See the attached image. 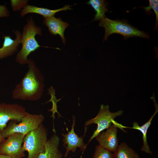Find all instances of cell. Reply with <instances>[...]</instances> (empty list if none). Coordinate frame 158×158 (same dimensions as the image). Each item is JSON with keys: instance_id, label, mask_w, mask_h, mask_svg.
Instances as JSON below:
<instances>
[{"instance_id": "1", "label": "cell", "mask_w": 158, "mask_h": 158, "mask_svg": "<svg viewBox=\"0 0 158 158\" xmlns=\"http://www.w3.org/2000/svg\"><path fill=\"white\" fill-rule=\"evenodd\" d=\"M27 64L28 71L13 89L12 97L15 99L37 101L42 97L44 91V76L32 59H28Z\"/></svg>"}, {"instance_id": "2", "label": "cell", "mask_w": 158, "mask_h": 158, "mask_svg": "<svg viewBox=\"0 0 158 158\" xmlns=\"http://www.w3.org/2000/svg\"><path fill=\"white\" fill-rule=\"evenodd\" d=\"M37 35H42L41 28L36 24L32 16L28 17L26 23L21 33V49L17 53L15 58V61L18 63L20 65L27 64L28 57L31 53L41 47H48L39 44L35 38Z\"/></svg>"}, {"instance_id": "3", "label": "cell", "mask_w": 158, "mask_h": 158, "mask_svg": "<svg viewBox=\"0 0 158 158\" xmlns=\"http://www.w3.org/2000/svg\"><path fill=\"white\" fill-rule=\"evenodd\" d=\"M98 25L105 29L103 42L106 40L110 35L114 33L122 35L125 39L133 37L150 39L147 33L133 26L126 20H112L106 17L100 20Z\"/></svg>"}, {"instance_id": "4", "label": "cell", "mask_w": 158, "mask_h": 158, "mask_svg": "<svg viewBox=\"0 0 158 158\" xmlns=\"http://www.w3.org/2000/svg\"><path fill=\"white\" fill-rule=\"evenodd\" d=\"M47 135V130L42 123L37 128L25 136L22 149L23 152H28V158H37L44 150Z\"/></svg>"}, {"instance_id": "5", "label": "cell", "mask_w": 158, "mask_h": 158, "mask_svg": "<svg viewBox=\"0 0 158 158\" xmlns=\"http://www.w3.org/2000/svg\"><path fill=\"white\" fill-rule=\"evenodd\" d=\"M44 116L42 114H34L27 112L18 123L11 121L0 133L4 138L14 133L26 135L37 128L42 123Z\"/></svg>"}, {"instance_id": "6", "label": "cell", "mask_w": 158, "mask_h": 158, "mask_svg": "<svg viewBox=\"0 0 158 158\" xmlns=\"http://www.w3.org/2000/svg\"><path fill=\"white\" fill-rule=\"evenodd\" d=\"M123 113L122 110L115 112L110 111L108 105L102 104L97 116L94 118L85 122V127H87L92 123L96 124L97 126L96 130L90 138L86 147L91 140L99 133L105 129H107L116 121L115 118L116 117L122 115Z\"/></svg>"}, {"instance_id": "7", "label": "cell", "mask_w": 158, "mask_h": 158, "mask_svg": "<svg viewBox=\"0 0 158 158\" xmlns=\"http://www.w3.org/2000/svg\"><path fill=\"white\" fill-rule=\"evenodd\" d=\"M25 135L14 133L0 142V154L11 158H23L25 156L22 145Z\"/></svg>"}, {"instance_id": "8", "label": "cell", "mask_w": 158, "mask_h": 158, "mask_svg": "<svg viewBox=\"0 0 158 158\" xmlns=\"http://www.w3.org/2000/svg\"><path fill=\"white\" fill-rule=\"evenodd\" d=\"M27 112L25 107L20 104L0 103V133L8 121L20 122Z\"/></svg>"}, {"instance_id": "9", "label": "cell", "mask_w": 158, "mask_h": 158, "mask_svg": "<svg viewBox=\"0 0 158 158\" xmlns=\"http://www.w3.org/2000/svg\"><path fill=\"white\" fill-rule=\"evenodd\" d=\"M121 124L115 121L105 131H102L95 138L99 145L104 148L114 152L118 146V140L117 136V128L123 131L125 128Z\"/></svg>"}, {"instance_id": "10", "label": "cell", "mask_w": 158, "mask_h": 158, "mask_svg": "<svg viewBox=\"0 0 158 158\" xmlns=\"http://www.w3.org/2000/svg\"><path fill=\"white\" fill-rule=\"evenodd\" d=\"M72 117L73 123L71 130L69 131L66 125L67 133L65 134H62L63 137V145L66 149V152L64 156L65 157H67L69 152H75L77 148H80L81 150L83 151L86 147V145L84 143L83 139L87 127H85V131L83 137H79L75 133L74 130L75 124V116L73 115Z\"/></svg>"}, {"instance_id": "11", "label": "cell", "mask_w": 158, "mask_h": 158, "mask_svg": "<svg viewBox=\"0 0 158 158\" xmlns=\"http://www.w3.org/2000/svg\"><path fill=\"white\" fill-rule=\"evenodd\" d=\"M16 35V38L13 39L9 35H4V42L0 48V59L6 58L13 55L18 51L21 44V33L18 30H13Z\"/></svg>"}, {"instance_id": "12", "label": "cell", "mask_w": 158, "mask_h": 158, "mask_svg": "<svg viewBox=\"0 0 158 158\" xmlns=\"http://www.w3.org/2000/svg\"><path fill=\"white\" fill-rule=\"evenodd\" d=\"M42 23L47 27L51 34L59 35L62 40V43L64 44H65L66 40L64 36V32L69 25L68 23L63 21L61 18H57L54 16L44 18Z\"/></svg>"}, {"instance_id": "13", "label": "cell", "mask_w": 158, "mask_h": 158, "mask_svg": "<svg viewBox=\"0 0 158 158\" xmlns=\"http://www.w3.org/2000/svg\"><path fill=\"white\" fill-rule=\"evenodd\" d=\"M59 137L55 134L52 135L47 140L44 150L37 158H62V154L59 148Z\"/></svg>"}, {"instance_id": "14", "label": "cell", "mask_w": 158, "mask_h": 158, "mask_svg": "<svg viewBox=\"0 0 158 158\" xmlns=\"http://www.w3.org/2000/svg\"><path fill=\"white\" fill-rule=\"evenodd\" d=\"M72 6L66 5L61 8L51 10L48 8L40 7L35 6L28 5L24 8L20 13L21 17H23L26 14L30 13H36L42 16L44 18L54 16L57 12L68 10H71Z\"/></svg>"}, {"instance_id": "15", "label": "cell", "mask_w": 158, "mask_h": 158, "mask_svg": "<svg viewBox=\"0 0 158 158\" xmlns=\"http://www.w3.org/2000/svg\"><path fill=\"white\" fill-rule=\"evenodd\" d=\"M154 105L155 107V111L154 113L152 116L145 123L141 126H139L138 123L134 122L132 127H126V128H130L138 130L140 131L142 134L143 145L141 148V150L143 152L152 154V152L150 151L147 142V134L148 128L150 127L152 121L156 114L158 112V105L154 99Z\"/></svg>"}, {"instance_id": "16", "label": "cell", "mask_w": 158, "mask_h": 158, "mask_svg": "<svg viewBox=\"0 0 158 158\" xmlns=\"http://www.w3.org/2000/svg\"><path fill=\"white\" fill-rule=\"evenodd\" d=\"M87 3L90 5L96 13L92 21L100 20L106 17L105 13L109 12L107 4L104 0H90Z\"/></svg>"}, {"instance_id": "17", "label": "cell", "mask_w": 158, "mask_h": 158, "mask_svg": "<svg viewBox=\"0 0 158 158\" xmlns=\"http://www.w3.org/2000/svg\"><path fill=\"white\" fill-rule=\"evenodd\" d=\"M114 154V158H140L138 154L124 142L118 145Z\"/></svg>"}, {"instance_id": "18", "label": "cell", "mask_w": 158, "mask_h": 158, "mask_svg": "<svg viewBox=\"0 0 158 158\" xmlns=\"http://www.w3.org/2000/svg\"><path fill=\"white\" fill-rule=\"evenodd\" d=\"M48 94L51 96V99L45 103H47L50 102H52V109L48 110V111H51L52 112V114L51 116L53 117L54 121L55 118L54 114L55 113H57L58 114L59 116H61L57 111V103L61 100L62 97L59 99H56L55 96L56 90L52 86H51L48 89Z\"/></svg>"}, {"instance_id": "19", "label": "cell", "mask_w": 158, "mask_h": 158, "mask_svg": "<svg viewBox=\"0 0 158 158\" xmlns=\"http://www.w3.org/2000/svg\"><path fill=\"white\" fill-rule=\"evenodd\" d=\"M93 158H114V153L99 145L95 147Z\"/></svg>"}, {"instance_id": "20", "label": "cell", "mask_w": 158, "mask_h": 158, "mask_svg": "<svg viewBox=\"0 0 158 158\" xmlns=\"http://www.w3.org/2000/svg\"><path fill=\"white\" fill-rule=\"evenodd\" d=\"M149 5L146 7H141L144 9L147 13H150V11L152 9L156 15V24L154 30L157 29L158 25V1L157 0H149Z\"/></svg>"}, {"instance_id": "21", "label": "cell", "mask_w": 158, "mask_h": 158, "mask_svg": "<svg viewBox=\"0 0 158 158\" xmlns=\"http://www.w3.org/2000/svg\"><path fill=\"white\" fill-rule=\"evenodd\" d=\"M11 5L14 11H19L28 5V0H11Z\"/></svg>"}, {"instance_id": "22", "label": "cell", "mask_w": 158, "mask_h": 158, "mask_svg": "<svg viewBox=\"0 0 158 158\" xmlns=\"http://www.w3.org/2000/svg\"><path fill=\"white\" fill-rule=\"evenodd\" d=\"M10 15V13L8 8L4 5L0 4V18L8 17Z\"/></svg>"}, {"instance_id": "23", "label": "cell", "mask_w": 158, "mask_h": 158, "mask_svg": "<svg viewBox=\"0 0 158 158\" xmlns=\"http://www.w3.org/2000/svg\"><path fill=\"white\" fill-rule=\"evenodd\" d=\"M0 158H11L9 157L6 155L0 154Z\"/></svg>"}, {"instance_id": "24", "label": "cell", "mask_w": 158, "mask_h": 158, "mask_svg": "<svg viewBox=\"0 0 158 158\" xmlns=\"http://www.w3.org/2000/svg\"><path fill=\"white\" fill-rule=\"evenodd\" d=\"M5 138H3L0 133V142H1L5 139Z\"/></svg>"}]
</instances>
